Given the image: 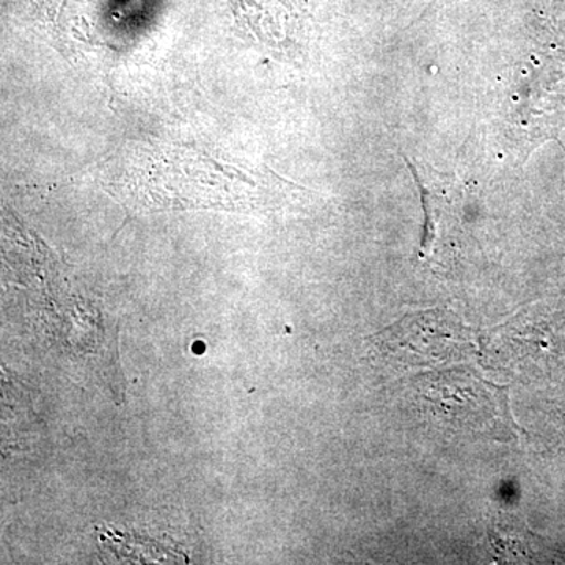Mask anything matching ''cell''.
Instances as JSON below:
<instances>
[{
  "mask_svg": "<svg viewBox=\"0 0 565 565\" xmlns=\"http://www.w3.org/2000/svg\"><path fill=\"white\" fill-rule=\"evenodd\" d=\"M114 193L143 211L247 210L267 178L182 145H137L122 156Z\"/></svg>",
  "mask_w": 565,
  "mask_h": 565,
  "instance_id": "cell-1",
  "label": "cell"
},
{
  "mask_svg": "<svg viewBox=\"0 0 565 565\" xmlns=\"http://www.w3.org/2000/svg\"><path fill=\"white\" fill-rule=\"evenodd\" d=\"M234 21L245 35L281 50L288 40V10L281 0H228Z\"/></svg>",
  "mask_w": 565,
  "mask_h": 565,
  "instance_id": "cell-2",
  "label": "cell"
}]
</instances>
